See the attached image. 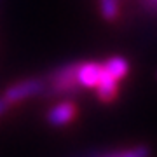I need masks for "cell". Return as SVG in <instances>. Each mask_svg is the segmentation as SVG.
I'll return each instance as SVG.
<instances>
[{"label": "cell", "instance_id": "5b68a950", "mask_svg": "<svg viewBox=\"0 0 157 157\" xmlns=\"http://www.w3.org/2000/svg\"><path fill=\"white\" fill-rule=\"evenodd\" d=\"M100 14L103 16V19H107V21L117 19L119 14H121L119 0H100Z\"/></svg>", "mask_w": 157, "mask_h": 157}, {"label": "cell", "instance_id": "277c9868", "mask_svg": "<svg viewBox=\"0 0 157 157\" xmlns=\"http://www.w3.org/2000/svg\"><path fill=\"white\" fill-rule=\"evenodd\" d=\"M77 115V107L75 103L68 100H63L59 103H56L54 107L49 108L47 112V122L54 128H63V126H68Z\"/></svg>", "mask_w": 157, "mask_h": 157}, {"label": "cell", "instance_id": "ba28073f", "mask_svg": "<svg viewBox=\"0 0 157 157\" xmlns=\"http://www.w3.org/2000/svg\"><path fill=\"white\" fill-rule=\"evenodd\" d=\"M152 4H155V6H157V0H152Z\"/></svg>", "mask_w": 157, "mask_h": 157}, {"label": "cell", "instance_id": "8992f818", "mask_svg": "<svg viewBox=\"0 0 157 157\" xmlns=\"http://www.w3.org/2000/svg\"><path fill=\"white\" fill-rule=\"evenodd\" d=\"M107 157H150V150H148V147L138 145V147H133V148L117 152V154H112V155H107Z\"/></svg>", "mask_w": 157, "mask_h": 157}, {"label": "cell", "instance_id": "52a82bcc", "mask_svg": "<svg viewBox=\"0 0 157 157\" xmlns=\"http://www.w3.org/2000/svg\"><path fill=\"white\" fill-rule=\"evenodd\" d=\"M7 110H9V105H7L6 100H4V98L0 96V117H2V115H4V113H6Z\"/></svg>", "mask_w": 157, "mask_h": 157}, {"label": "cell", "instance_id": "6da1fadb", "mask_svg": "<svg viewBox=\"0 0 157 157\" xmlns=\"http://www.w3.org/2000/svg\"><path fill=\"white\" fill-rule=\"evenodd\" d=\"M44 87V78H25L21 82L9 86L2 98L6 100L9 107H12V105H17V103H23V101L42 94Z\"/></svg>", "mask_w": 157, "mask_h": 157}, {"label": "cell", "instance_id": "7a4b0ae2", "mask_svg": "<svg viewBox=\"0 0 157 157\" xmlns=\"http://www.w3.org/2000/svg\"><path fill=\"white\" fill-rule=\"evenodd\" d=\"M101 75V63L94 61H84V63H75V82L78 87H86V89H94L98 86Z\"/></svg>", "mask_w": 157, "mask_h": 157}, {"label": "cell", "instance_id": "3957f363", "mask_svg": "<svg viewBox=\"0 0 157 157\" xmlns=\"http://www.w3.org/2000/svg\"><path fill=\"white\" fill-rule=\"evenodd\" d=\"M119 82H121V78L115 73H112L101 63V75H100V80H98V86L94 87L98 98L103 103H110L112 100H115L117 89H119Z\"/></svg>", "mask_w": 157, "mask_h": 157}]
</instances>
